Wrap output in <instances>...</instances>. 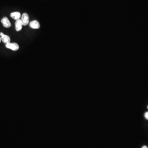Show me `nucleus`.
Returning <instances> with one entry per match:
<instances>
[{
  "label": "nucleus",
  "instance_id": "9b49d317",
  "mask_svg": "<svg viewBox=\"0 0 148 148\" xmlns=\"http://www.w3.org/2000/svg\"><path fill=\"white\" fill-rule=\"evenodd\" d=\"M147 107H148V106H147Z\"/></svg>",
  "mask_w": 148,
  "mask_h": 148
},
{
  "label": "nucleus",
  "instance_id": "20e7f679",
  "mask_svg": "<svg viewBox=\"0 0 148 148\" xmlns=\"http://www.w3.org/2000/svg\"><path fill=\"white\" fill-rule=\"evenodd\" d=\"M0 36L1 37V41H2L4 43L6 44L10 42V38L9 36L4 34L2 32L0 33Z\"/></svg>",
  "mask_w": 148,
  "mask_h": 148
},
{
  "label": "nucleus",
  "instance_id": "39448f33",
  "mask_svg": "<svg viewBox=\"0 0 148 148\" xmlns=\"http://www.w3.org/2000/svg\"><path fill=\"white\" fill-rule=\"evenodd\" d=\"M29 26L31 28L37 29L40 28V24L38 21L37 20H34L30 22Z\"/></svg>",
  "mask_w": 148,
  "mask_h": 148
},
{
  "label": "nucleus",
  "instance_id": "7ed1b4c3",
  "mask_svg": "<svg viewBox=\"0 0 148 148\" xmlns=\"http://www.w3.org/2000/svg\"><path fill=\"white\" fill-rule=\"evenodd\" d=\"M1 22L4 27L6 28H10L11 26V23L7 17H4L1 20Z\"/></svg>",
  "mask_w": 148,
  "mask_h": 148
},
{
  "label": "nucleus",
  "instance_id": "1a4fd4ad",
  "mask_svg": "<svg viewBox=\"0 0 148 148\" xmlns=\"http://www.w3.org/2000/svg\"><path fill=\"white\" fill-rule=\"evenodd\" d=\"M142 148H148V147H147V146H144L142 147Z\"/></svg>",
  "mask_w": 148,
  "mask_h": 148
},
{
  "label": "nucleus",
  "instance_id": "f03ea898",
  "mask_svg": "<svg viewBox=\"0 0 148 148\" xmlns=\"http://www.w3.org/2000/svg\"><path fill=\"white\" fill-rule=\"evenodd\" d=\"M21 20L22 21L23 26H26L29 23V17L28 14L26 13H24L21 17Z\"/></svg>",
  "mask_w": 148,
  "mask_h": 148
},
{
  "label": "nucleus",
  "instance_id": "0eeeda50",
  "mask_svg": "<svg viewBox=\"0 0 148 148\" xmlns=\"http://www.w3.org/2000/svg\"><path fill=\"white\" fill-rule=\"evenodd\" d=\"M10 17L14 20H17L21 17V13L18 12H15L10 14Z\"/></svg>",
  "mask_w": 148,
  "mask_h": 148
},
{
  "label": "nucleus",
  "instance_id": "f257e3e1",
  "mask_svg": "<svg viewBox=\"0 0 148 148\" xmlns=\"http://www.w3.org/2000/svg\"><path fill=\"white\" fill-rule=\"evenodd\" d=\"M5 47L6 48L9 49H11V50L16 51L19 49V46L18 44H17V43H10L6 44L5 45Z\"/></svg>",
  "mask_w": 148,
  "mask_h": 148
},
{
  "label": "nucleus",
  "instance_id": "423d86ee",
  "mask_svg": "<svg viewBox=\"0 0 148 148\" xmlns=\"http://www.w3.org/2000/svg\"><path fill=\"white\" fill-rule=\"evenodd\" d=\"M23 26L22 21L21 19L16 20L15 22V29L17 31H20L22 29V26Z\"/></svg>",
  "mask_w": 148,
  "mask_h": 148
},
{
  "label": "nucleus",
  "instance_id": "9d476101",
  "mask_svg": "<svg viewBox=\"0 0 148 148\" xmlns=\"http://www.w3.org/2000/svg\"><path fill=\"white\" fill-rule=\"evenodd\" d=\"M1 41V37H0V42Z\"/></svg>",
  "mask_w": 148,
  "mask_h": 148
},
{
  "label": "nucleus",
  "instance_id": "6e6552de",
  "mask_svg": "<svg viewBox=\"0 0 148 148\" xmlns=\"http://www.w3.org/2000/svg\"><path fill=\"white\" fill-rule=\"evenodd\" d=\"M145 117L146 119L148 120V112H146L145 114Z\"/></svg>",
  "mask_w": 148,
  "mask_h": 148
}]
</instances>
